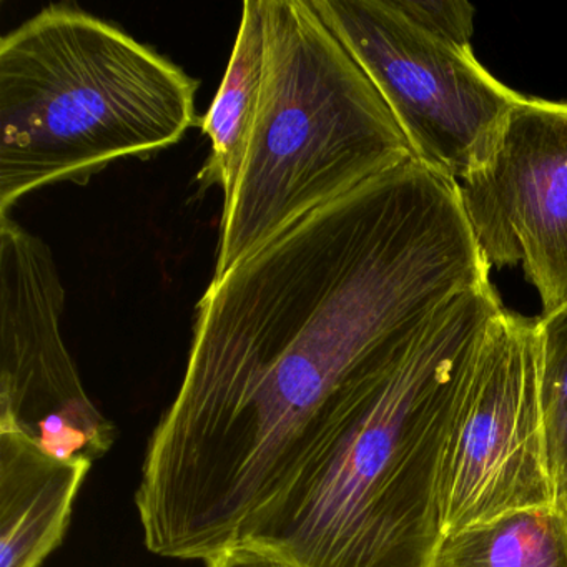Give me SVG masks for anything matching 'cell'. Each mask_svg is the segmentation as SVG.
<instances>
[{"label": "cell", "mask_w": 567, "mask_h": 567, "mask_svg": "<svg viewBox=\"0 0 567 567\" xmlns=\"http://www.w3.org/2000/svg\"><path fill=\"white\" fill-rule=\"evenodd\" d=\"M487 280L456 182L416 158L212 280L184 381L142 467L147 549L208 563L244 544L354 386Z\"/></svg>", "instance_id": "cell-1"}, {"label": "cell", "mask_w": 567, "mask_h": 567, "mask_svg": "<svg viewBox=\"0 0 567 567\" xmlns=\"http://www.w3.org/2000/svg\"><path fill=\"white\" fill-rule=\"evenodd\" d=\"M503 310L484 281L371 370L244 544L300 567H431L443 539L437 477L451 417Z\"/></svg>", "instance_id": "cell-2"}, {"label": "cell", "mask_w": 567, "mask_h": 567, "mask_svg": "<svg viewBox=\"0 0 567 567\" xmlns=\"http://www.w3.org/2000/svg\"><path fill=\"white\" fill-rule=\"evenodd\" d=\"M198 82L94 14L51 6L0 39V217L59 182L87 185L197 125Z\"/></svg>", "instance_id": "cell-3"}, {"label": "cell", "mask_w": 567, "mask_h": 567, "mask_svg": "<svg viewBox=\"0 0 567 567\" xmlns=\"http://www.w3.org/2000/svg\"><path fill=\"white\" fill-rule=\"evenodd\" d=\"M265 72L244 167L221 210L214 278L414 154L313 0H264Z\"/></svg>", "instance_id": "cell-4"}, {"label": "cell", "mask_w": 567, "mask_h": 567, "mask_svg": "<svg viewBox=\"0 0 567 567\" xmlns=\"http://www.w3.org/2000/svg\"><path fill=\"white\" fill-rule=\"evenodd\" d=\"M559 504L547 451L536 321L503 310L481 341L451 417L437 477L441 530L446 536Z\"/></svg>", "instance_id": "cell-5"}, {"label": "cell", "mask_w": 567, "mask_h": 567, "mask_svg": "<svg viewBox=\"0 0 567 567\" xmlns=\"http://www.w3.org/2000/svg\"><path fill=\"white\" fill-rule=\"evenodd\" d=\"M313 6L380 92L416 161L456 184L486 164L524 97L496 81L473 49L426 34L391 0Z\"/></svg>", "instance_id": "cell-6"}, {"label": "cell", "mask_w": 567, "mask_h": 567, "mask_svg": "<svg viewBox=\"0 0 567 567\" xmlns=\"http://www.w3.org/2000/svg\"><path fill=\"white\" fill-rule=\"evenodd\" d=\"M64 308L49 245L0 217V427L62 460L94 464L117 430L84 390L61 333Z\"/></svg>", "instance_id": "cell-7"}, {"label": "cell", "mask_w": 567, "mask_h": 567, "mask_svg": "<svg viewBox=\"0 0 567 567\" xmlns=\"http://www.w3.org/2000/svg\"><path fill=\"white\" fill-rule=\"evenodd\" d=\"M489 267L523 265L543 315L567 301V104L524 97L483 167L457 184Z\"/></svg>", "instance_id": "cell-8"}, {"label": "cell", "mask_w": 567, "mask_h": 567, "mask_svg": "<svg viewBox=\"0 0 567 567\" xmlns=\"http://www.w3.org/2000/svg\"><path fill=\"white\" fill-rule=\"evenodd\" d=\"M91 466L0 427V567H41L61 546Z\"/></svg>", "instance_id": "cell-9"}, {"label": "cell", "mask_w": 567, "mask_h": 567, "mask_svg": "<svg viewBox=\"0 0 567 567\" xmlns=\"http://www.w3.org/2000/svg\"><path fill=\"white\" fill-rule=\"evenodd\" d=\"M265 72L264 0H247L220 89L198 125L210 141V154L198 172L204 187L218 185L230 200L244 167L257 121Z\"/></svg>", "instance_id": "cell-10"}, {"label": "cell", "mask_w": 567, "mask_h": 567, "mask_svg": "<svg viewBox=\"0 0 567 567\" xmlns=\"http://www.w3.org/2000/svg\"><path fill=\"white\" fill-rule=\"evenodd\" d=\"M431 567H567V509L517 511L446 534Z\"/></svg>", "instance_id": "cell-11"}, {"label": "cell", "mask_w": 567, "mask_h": 567, "mask_svg": "<svg viewBox=\"0 0 567 567\" xmlns=\"http://www.w3.org/2000/svg\"><path fill=\"white\" fill-rule=\"evenodd\" d=\"M540 396L550 473L560 503L567 497V301L536 320Z\"/></svg>", "instance_id": "cell-12"}, {"label": "cell", "mask_w": 567, "mask_h": 567, "mask_svg": "<svg viewBox=\"0 0 567 567\" xmlns=\"http://www.w3.org/2000/svg\"><path fill=\"white\" fill-rule=\"evenodd\" d=\"M391 6L421 31L460 49L471 48L474 8L456 0H391Z\"/></svg>", "instance_id": "cell-13"}, {"label": "cell", "mask_w": 567, "mask_h": 567, "mask_svg": "<svg viewBox=\"0 0 567 567\" xmlns=\"http://www.w3.org/2000/svg\"><path fill=\"white\" fill-rule=\"evenodd\" d=\"M207 564L208 567H300L277 554L250 544L231 547L215 559L208 560Z\"/></svg>", "instance_id": "cell-14"}, {"label": "cell", "mask_w": 567, "mask_h": 567, "mask_svg": "<svg viewBox=\"0 0 567 567\" xmlns=\"http://www.w3.org/2000/svg\"><path fill=\"white\" fill-rule=\"evenodd\" d=\"M564 506H566V509H567V497H566V501H564Z\"/></svg>", "instance_id": "cell-15"}]
</instances>
